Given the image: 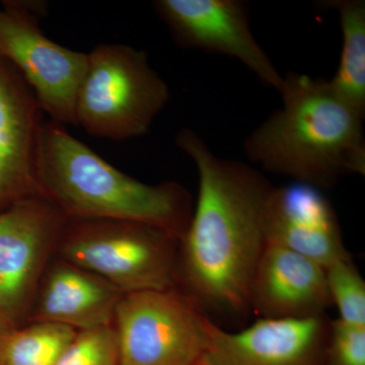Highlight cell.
I'll return each mask as SVG.
<instances>
[{
	"label": "cell",
	"mask_w": 365,
	"mask_h": 365,
	"mask_svg": "<svg viewBox=\"0 0 365 365\" xmlns=\"http://www.w3.org/2000/svg\"><path fill=\"white\" fill-rule=\"evenodd\" d=\"M175 143L198 172V199L180 237L177 285L206 316L251 313L250 288L266 246L264 213L272 182L251 165L216 157L192 129Z\"/></svg>",
	"instance_id": "cell-1"
},
{
	"label": "cell",
	"mask_w": 365,
	"mask_h": 365,
	"mask_svg": "<svg viewBox=\"0 0 365 365\" xmlns=\"http://www.w3.org/2000/svg\"><path fill=\"white\" fill-rule=\"evenodd\" d=\"M278 93L282 107L244 141L252 163L299 184L330 189L348 175H365V115L329 81L288 72Z\"/></svg>",
	"instance_id": "cell-2"
},
{
	"label": "cell",
	"mask_w": 365,
	"mask_h": 365,
	"mask_svg": "<svg viewBox=\"0 0 365 365\" xmlns=\"http://www.w3.org/2000/svg\"><path fill=\"white\" fill-rule=\"evenodd\" d=\"M37 177L42 196L67 218L143 223L181 237L193 215L182 185L137 181L50 120L40 131Z\"/></svg>",
	"instance_id": "cell-3"
},
{
	"label": "cell",
	"mask_w": 365,
	"mask_h": 365,
	"mask_svg": "<svg viewBox=\"0 0 365 365\" xmlns=\"http://www.w3.org/2000/svg\"><path fill=\"white\" fill-rule=\"evenodd\" d=\"M88 54L76 98V127L114 141L145 135L170 100L169 86L150 66L148 53L107 43Z\"/></svg>",
	"instance_id": "cell-4"
},
{
	"label": "cell",
	"mask_w": 365,
	"mask_h": 365,
	"mask_svg": "<svg viewBox=\"0 0 365 365\" xmlns=\"http://www.w3.org/2000/svg\"><path fill=\"white\" fill-rule=\"evenodd\" d=\"M61 252L122 294L177 289L180 237L143 223L68 218Z\"/></svg>",
	"instance_id": "cell-5"
},
{
	"label": "cell",
	"mask_w": 365,
	"mask_h": 365,
	"mask_svg": "<svg viewBox=\"0 0 365 365\" xmlns=\"http://www.w3.org/2000/svg\"><path fill=\"white\" fill-rule=\"evenodd\" d=\"M119 365H197L208 316L180 290L123 294L115 309Z\"/></svg>",
	"instance_id": "cell-6"
},
{
	"label": "cell",
	"mask_w": 365,
	"mask_h": 365,
	"mask_svg": "<svg viewBox=\"0 0 365 365\" xmlns=\"http://www.w3.org/2000/svg\"><path fill=\"white\" fill-rule=\"evenodd\" d=\"M0 11V57L32 88L50 121L76 126V98L88 53L53 42L41 29L43 2L9 1Z\"/></svg>",
	"instance_id": "cell-7"
},
{
	"label": "cell",
	"mask_w": 365,
	"mask_h": 365,
	"mask_svg": "<svg viewBox=\"0 0 365 365\" xmlns=\"http://www.w3.org/2000/svg\"><path fill=\"white\" fill-rule=\"evenodd\" d=\"M153 6L182 48L237 59L263 85L279 91L283 76L252 33L246 1L157 0Z\"/></svg>",
	"instance_id": "cell-8"
},
{
	"label": "cell",
	"mask_w": 365,
	"mask_h": 365,
	"mask_svg": "<svg viewBox=\"0 0 365 365\" xmlns=\"http://www.w3.org/2000/svg\"><path fill=\"white\" fill-rule=\"evenodd\" d=\"M331 319H260L237 333L207 324V346L197 365H328Z\"/></svg>",
	"instance_id": "cell-9"
},
{
	"label": "cell",
	"mask_w": 365,
	"mask_h": 365,
	"mask_svg": "<svg viewBox=\"0 0 365 365\" xmlns=\"http://www.w3.org/2000/svg\"><path fill=\"white\" fill-rule=\"evenodd\" d=\"M67 220L42 196L0 212V314L11 318L25 307L48 249L61 237Z\"/></svg>",
	"instance_id": "cell-10"
},
{
	"label": "cell",
	"mask_w": 365,
	"mask_h": 365,
	"mask_svg": "<svg viewBox=\"0 0 365 365\" xmlns=\"http://www.w3.org/2000/svg\"><path fill=\"white\" fill-rule=\"evenodd\" d=\"M43 115L32 88L0 57V207L42 196L37 153Z\"/></svg>",
	"instance_id": "cell-11"
},
{
	"label": "cell",
	"mask_w": 365,
	"mask_h": 365,
	"mask_svg": "<svg viewBox=\"0 0 365 365\" xmlns=\"http://www.w3.org/2000/svg\"><path fill=\"white\" fill-rule=\"evenodd\" d=\"M264 232L266 244L292 250L324 269L351 258L332 204L309 185L273 189L264 213Z\"/></svg>",
	"instance_id": "cell-12"
},
{
	"label": "cell",
	"mask_w": 365,
	"mask_h": 365,
	"mask_svg": "<svg viewBox=\"0 0 365 365\" xmlns=\"http://www.w3.org/2000/svg\"><path fill=\"white\" fill-rule=\"evenodd\" d=\"M251 312L269 319H300L333 306L325 269L292 251L266 244L250 288Z\"/></svg>",
	"instance_id": "cell-13"
},
{
	"label": "cell",
	"mask_w": 365,
	"mask_h": 365,
	"mask_svg": "<svg viewBox=\"0 0 365 365\" xmlns=\"http://www.w3.org/2000/svg\"><path fill=\"white\" fill-rule=\"evenodd\" d=\"M122 294L107 281L83 269L59 266L46 282L38 319L81 331L110 326Z\"/></svg>",
	"instance_id": "cell-14"
},
{
	"label": "cell",
	"mask_w": 365,
	"mask_h": 365,
	"mask_svg": "<svg viewBox=\"0 0 365 365\" xmlns=\"http://www.w3.org/2000/svg\"><path fill=\"white\" fill-rule=\"evenodd\" d=\"M321 6L337 11L342 32L339 66L329 83L343 100L365 115V2L327 0Z\"/></svg>",
	"instance_id": "cell-15"
},
{
	"label": "cell",
	"mask_w": 365,
	"mask_h": 365,
	"mask_svg": "<svg viewBox=\"0 0 365 365\" xmlns=\"http://www.w3.org/2000/svg\"><path fill=\"white\" fill-rule=\"evenodd\" d=\"M76 335L71 327L49 322L0 334V365H53Z\"/></svg>",
	"instance_id": "cell-16"
},
{
	"label": "cell",
	"mask_w": 365,
	"mask_h": 365,
	"mask_svg": "<svg viewBox=\"0 0 365 365\" xmlns=\"http://www.w3.org/2000/svg\"><path fill=\"white\" fill-rule=\"evenodd\" d=\"M327 285L340 319L355 327H365V282L352 258L343 259L325 269Z\"/></svg>",
	"instance_id": "cell-17"
},
{
	"label": "cell",
	"mask_w": 365,
	"mask_h": 365,
	"mask_svg": "<svg viewBox=\"0 0 365 365\" xmlns=\"http://www.w3.org/2000/svg\"><path fill=\"white\" fill-rule=\"evenodd\" d=\"M53 365H119L116 332L105 326L76 333Z\"/></svg>",
	"instance_id": "cell-18"
},
{
	"label": "cell",
	"mask_w": 365,
	"mask_h": 365,
	"mask_svg": "<svg viewBox=\"0 0 365 365\" xmlns=\"http://www.w3.org/2000/svg\"><path fill=\"white\" fill-rule=\"evenodd\" d=\"M328 365H365V327L331 321Z\"/></svg>",
	"instance_id": "cell-19"
}]
</instances>
